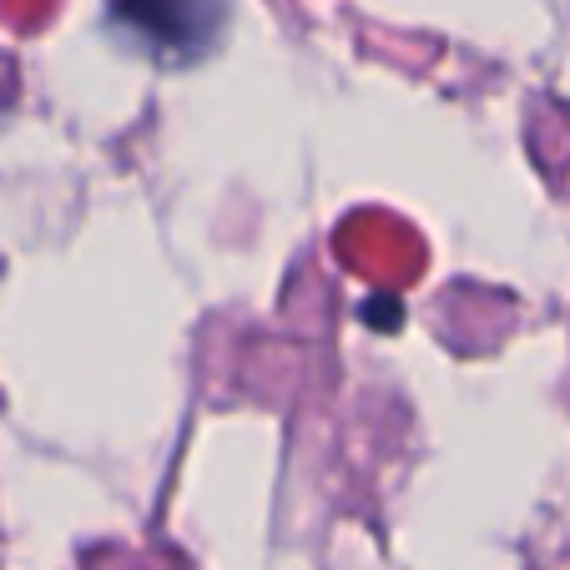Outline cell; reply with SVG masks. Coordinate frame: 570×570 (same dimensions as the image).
<instances>
[{"mask_svg": "<svg viewBox=\"0 0 570 570\" xmlns=\"http://www.w3.org/2000/svg\"><path fill=\"white\" fill-rule=\"evenodd\" d=\"M111 16L161 56H197L217 41L227 0H111Z\"/></svg>", "mask_w": 570, "mask_h": 570, "instance_id": "1", "label": "cell"}]
</instances>
